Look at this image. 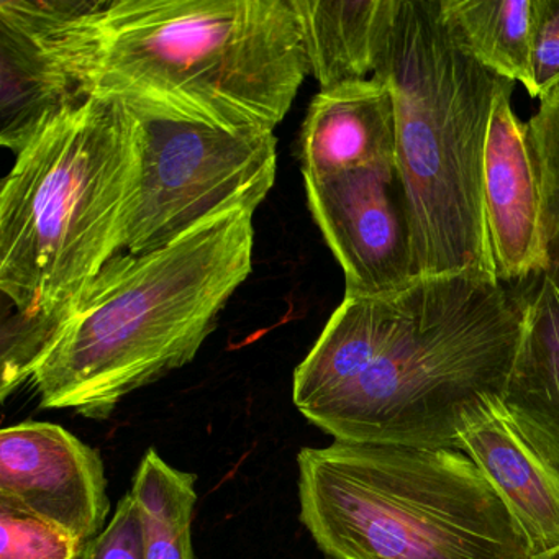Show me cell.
Segmentation results:
<instances>
[{
	"instance_id": "1",
	"label": "cell",
	"mask_w": 559,
	"mask_h": 559,
	"mask_svg": "<svg viewBox=\"0 0 559 559\" xmlns=\"http://www.w3.org/2000/svg\"><path fill=\"white\" fill-rule=\"evenodd\" d=\"M523 332L513 284L428 277L345 297L293 381L297 411L335 441L454 448L502 397Z\"/></svg>"
},
{
	"instance_id": "2",
	"label": "cell",
	"mask_w": 559,
	"mask_h": 559,
	"mask_svg": "<svg viewBox=\"0 0 559 559\" xmlns=\"http://www.w3.org/2000/svg\"><path fill=\"white\" fill-rule=\"evenodd\" d=\"M15 156L0 192V290L15 312L2 329V402L126 250L142 129L126 100L97 94Z\"/></svg>"
},
{
	"instance_id": "3",
	"label": "cell",
	"mask_w": 559,
	"mask_h": 559,
	"mask_svg": "<svg viewBox=\"0 0 559 559\" xmlns=\"http://www.w3.org/2000/svg\"><path fill=\"white\" fill-rule=\"evenodd\" d=\"M253 215L237 209L168 247L114 258L35 366L41 407L106 420L189 365L253 270Z\"/></svg>"
},
{
	"instance_id": "4",
	"label": "cell",
	"mask_w": 559,
	"mask_h": 559,
	"mask_svg": "<svg viewBox=\"0 0 559 559\" xmlns=\"http://www.w3.org/2000/svg\"><path fill=\"white\" fill-rule=\"evenodd\" d=\"M395 107V168L404 186L417 281H496L484 153L493 104L509 80L474 60L440 0H395L374 76Z\"/></svg>"
},
{
	"instance_id": "5",
	"label": "cell",
	"mask_w": 559,
	"mask_h": 559,
	"mask_svg": "<svg viewBox=\"0 0 559 559\" xmlns=\"http://www.w3.org/2000/svg\"><path fill=\"white\" fill-rule=\"evenodd\" d=\"M310 74L293 0H112L97 94L274 132Z\"/></svg>"
},
{
	"instance_id": "6",
	"label": "cell",
	"mask_w": 559,
	"mask_h": 559,
	"mask_svg": "<svg viewBox=\"0 0 559 559\" xmlns=\"http://www.w3.org/2000/svg\"><path fill=\"white\" fill-rule=\"evenodd\" d=\"M300 522L330 559H528V539L463 451L302 448Z\"/></svg>"
},
{
	"instance_id": "7",
	"label": "cell",
	"mask_w": 559,
	"mask_h": 559,
	"mask_svg": "<svg viewBox=\"0 0 559 559\" xmlns=\"http://www.w3.org/2000/svg\"><path fill=\"white\" fill-rule=\"evenodd\" d=\"M130 109L142 129V165L127 222L129 253L168 247L204 222L237 209L257 211L273 189V132L217 129Z\"/></svg>"
},
{
	"instance_id": "8",
	"label": "cell",
	"mask_w": 559,
	"mask_h": 559,
	"mask_svg": "<svg viewBox=\"0 0 559 559\" xmlns=\"http://www.w3.org/2000/svg\"><path fill=\"white\" fill-rule=\"evenodd\" d=\"M112 0H0V143L15 155L97 96Z\"/></svg>"
},
{
	"instance_id": "9",
	"label": "cell",
	"mask_w": 559,
	"mask_h": 559,
	"mask_svg": "<svg viewBox=\"0 0 559 559\" xmlns=\"http://www.w3.org/2000/svg\"><path fill=\"white\" fill-rule=\"evenodd\" d=\"M317 227L345 274V297H389L417 283L395 165L304 178Z\"/></svg>"
},
{
	"instance_id": "10",
	"label": "cell",
	"mask_w": 559,
	"mask_h": 559,
	"mask_svg": "<svg viewBox=\"0 0 559 559\" xmlns=\"http://www.w3.org/2000/svg\"><path fill=\"white\" fill-rule=\"evenodd\" d=\"M0 502L90 543L110 513L106 464L99 450L61 425H11L0 433Z\"/></svg>"
},
{
	"instance_id": "11",
	"label": "cell",
	"mask_w": 559,
	"mask_h": 559,
	"mask_svg": "<svg viewBox=\"0 0 559 559\" xmlns=\"http://www.w3.org/2000/svg\"><path fill=\"white\" fill-rule=\"evenodd\" d=\"M509 81L493 104L484 153V214L496 277L516 284L546 271L542 189L528 127L512 109Z\"/></svg>"
},
{
	"instance_id": "12",
	"label": "cell",
	"mask_w": 559,
	"mask_h": 559,
	"mask_svg": "<svg viewBox=\"0 0 559 559\" xmlns=\"http://www.w3.org/2000/svg\"><path fill=\"white\" fill-rule=\"evenodd\" d=\"M528 539L532 555L559 546V473L520 433L502 397L471 418L457 438Z\"/></svg>"
},
{
	"instance_id": "13",
	"label": "cell",
	"mask_w": 559,
	"mask_h": 559,
	"mask_svg": "<svg viewBox=\"0 0 559 559\" xmlns=\"http://www.w3.org/2000/svg\"><path fill=\"white\" fill-rule=\"evenodd\" d=\"M395 148L394 99L384 81L322 90L310 103L300 140L304 178L395 165Z\"/></svg>"
},
{
	"instance_id": "14",
	"label": "cell",
	"mask_w": 559,
	"mask_h": 559,
	"mask_svg": "<svg viewBox=\"0 0 559 559\" xmlns=\"http://www.w3.org/2000/svg\"><path fill=\"white\" fill-rule=\"evenodd\" d=\"M513 286L523 332L502 402L530 447L559 473V287L545 273Z\"/></svg>"
},
{
	"instance_id": "15",
	"label": "cell",
	"mask_w": 559,
	"mask_h": 559,
	"mask_svg": "<svg viewBox=\"0 0 559 559\" xmlns=\"http://www.w3.org/2000/svg\"><path fill=\"white\" fill-rule=\"evenodd\" d=\"M293 8L322 90L374 76L395 0H293Z\"/></svg>"
},
{
	"instance_id": "16",
	"label": "cell",
	"mask_w": 559,
	"mask_h": 559,
	"mask_svg": "<svg viewBox=\"0 0 559 559\" xmlns=\"http://www.w3.org/2000/svg\"><path fill=\"white\" fill-rule=\"evenodd\" d=\"M444 21L474 60L535 99L532 0H440Z\"/></svg>"
},
{
	"instance_id": "17",
	"label": "cell",
	"mask_w": 559,
	"mask_h": 559,
	"mask_svg": "<svg viewBox=\"0 0 559 559\" xmlns=\"http://www.w3.org/2000/svg\"><path fill=\"white\" fill-rule=\"evenodd\" d=\"M198 476L166 463L148 450L136 467L132 493L145 530L146 559H195L192 519Z\"/></svg>"
},
{
	"instance_id": "18",
	"label": "cell",
	"mask_w": 559,
	"mask_h": 559,
	"mask_svg": "<svg viewBox=\"0 0 559 559\" xmlns=\"http://www.w3.org/2000/svg\"><path fill=\"white\" fill-rule=\"evenodd\" d=\"M526 127L542 189L545 274L559 287V86L539 99Z\"/></svg>"
},
{
	"instance_id": "19",
	"label": "cell",
	"mask_w": 559,
	"mask_h": 559,
	"mask_svg": "<svg viewBox=\"0 0 559 559\" xmlns=\"http://www.w3.org/2000/svg\"><path fill=\"white\" fill-rule=\"evenodd\" d=\"M0 559H80L87 543L19 507L0 502Z\"/></svg>"
},
{
	"instance_id": "20",
	"label": "cell",
	"mask_w": 559,
	"mask_h": 559,
	"mask_svg": "<svg viewBox=\"0 0 559 559\" xmlns=\"http://www.w3.org/2000/svg\"><path fill=\"white\" fill-rule=\"evenodd\" d=\"M81 559H146L145 530L132 490L120 499L109 525L87 543Z\"/></svg>"
},
{
	"instance_id": "21",
	"label": "cell",
	"mask_w": 559,
	"mask_h": 559,
	"mask_svg": "<svg viewBox=\"0 0 559 559\" xmlns=\"http://www.w3.org/2000/svg\"><path fill=\"white\" fill-rule=\"evenodd\" d=\"M535 99L559 86V0H532Z\"/></svg>"
},
{
	"instance_id": "22",
	"label": "cell",
	"mask_w": 559,
	"mask_h": 559,
	"mask_svg": "<svg viewBox=\"0 0 559 559\" xmlns=\"http://www.w3.org/2000/svg\"><path fill=\"white\" fill-rule=\"evenodd\" d=\"M528 559H559V546L548 549V551L538 552V555H532Z\"/></svg>"
}]
</instances>
